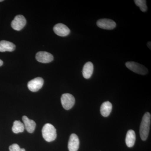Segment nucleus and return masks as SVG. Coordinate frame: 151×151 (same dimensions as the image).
Instances as JSON below:
<instances>
[{"label": "nucleus", "mask_w": 151, "mask_h": 151, "mask_svg": "<svg viewBox=\"0 0 151 151\" xmlns=\"http://www.w3.org/2000/svg\"><path fill=\"white\" fill-rule=\"evenodd\" d=\"M35 57L38 62L45 63L51 62L54 59L53 55L51 53L45 51H40L37 52Z\"/></svg>", "instance_id": "nucleus-8"}, {"label": "nucleus", "mask_w": 151, "mask_h": 151, "mask_svg": "<svg viewBox=\"0 0 151 151\" xmlns=\"http://www.w3.org/2000/svg\"><path fill=\"white\" fill-rule=\"evenodd\" d=\"M150 113L147 112L143 116L140 127V135L143 141H146L148 137L151 124Z\"/></svg>", "instance_id": "nucleus-1"}, {"label": "nucleus", "mask_w": 151, "mask_h": 151, "mask_svg": "<svg viewBox=\"0 0 151 151\" xmlns=\"http://www.w3.org/2000/svg\"><path fill=\"white\" fill-rule=\"evenodd\" d=\"M16 46L14 43L6 40L0 41V52H12L15 49Z\"/></svg>", "instance_id": "nucleus-13"}, {"label": "nucleus", "mask_w": 151, "mask_h": 151, "mask_svg": "<svg viewBox=\"0 0 151 151\" xmlns=\"http://www.w3.org/2000/svg\"><path fill=\"white\" fill-rule=\"evenodd\" d=\"M25 18L22 15H18L12 22L11 26L14 29L20 31L22 29L26 24Z\"/></svg>", "instance_id": "nucleus-5"}, {"label": "nucleus", "mask_w": 151, "mask_h": 151, "mask_svg": "<svg viewBox=\"0 0 151 151\" xmlns=\"http://www.w3.org/2000/svg\"><path fill=\"white\" fill-rule=\"evenodd\" d=\"M98 27L104 29L111 30L116 27V24L113 20L108 19H102L97 22Z\"/></svg>", "instance_id": "nucleus-7"}, {"label": "nucleus", "mask_w": 151, "mask_h": 151, "mask_svg": "<svg viewBox=\"0 0 151 151\" xmlns=\"http://www.w3.org/2000/svg\"><path fill=\"white\" fill-rule=\"evenodd\" d=\"M125 64L127 68L134 73L141 75H145L148 72L147 68L138 63L129 61L126 63Z\"/></svg>", "instance_id": "nucleus-3"}, {"label": "nucleus", "mask_w": 151, "mask_h": 151, "mask_svg": "<svg viewBox=\"0 0 151 151\" xmlns=\"http://www.w3.org/2000/svg\"><path fill=\"white\" fill-rule=\"evenodd\" d=\"M61 102L63 108L66 110H69L72 108L75 104V98L72 94L65 93L62 94Z\"/></svg>", "instance_id": "nucleus-4"}, {"label": "nucleus", "mask_w": 151, "mask_h": 151, "mask_svg": "<svg viewBox=\"0 0 151 151\" xmlns=\"http://www.w3.org/2000/svg\"><path fill=\"white\" fill-rule=\"evenodd\" d=\"M79 146V140L76 134L70 135L68 142V149L69 151H77Z\"/></svg>", "instance_id": "nucleus-10"}, {"label": "nucleus", "mask_w": 151, "mask_h": 151, "mask_svg": "<svg viewBox=\"0 0 151 151\" xmlns=\"http://www.w3.org/2000/svg\"><path fill=\"white\" fill-rule=\"evenodd\" d=\"M112 110V104L109 101L104 102L100 107V113L103 117H107L111 114Z\"/></svg>", "instance_id": "nucleus-14"}, {"label": "nucleus", "mask_w": 151, "mask_h": 151, "mask_svg": "<svg viewBox=\"0 0 151 151\" xmlns=\"http://www.w3.org/2000/svg\"><path fill=\"white\" fill-rule=\"evenodd\" d=\"M3 0H0V2H2V1H3Z\"/></svg>", "instance_id": "nucleus-21"}, {"label": "nucleus", "mask_w": 151, "mask_h": 151, "mask_svg": "<svg viewBox=\"0 0 151 151\" xmlns=\"http://www.w3.org/2000/svg\"><path fill=\"white\" fill-rule=\"evenodd\" d=\"M44 80L41 77H37L29 81L27 84L28 89L32 92H36L42 87Z\"/></svg>", "instance_id": "nucleus-6"}, {"label": "nucleus", "mask_w": 151, "mask_h": 151, "mask_svg": "<svg viewBox=\"0 0 151 151\" xmlns=\"http://www.w3.org/2000/svg\"><path fill=\"white\" fill-rule=\"evenodd\" d=\"M10 151H25V150L24 148H20L18 145L17 144H14L10 146L9 147Z\"/></svg>", "instance_id": "nucleus-18"}, {"label": "nucleus", "mask_w": 151, "mask_h": 151, "mask_svg": "<svg viewBox=\"0 0 151 151\" xmlns=\"http://www.w3.org/2000/svg\"><path fill=\"white\" fill-rule=\"evenodd\" d=\"M42 137L47 142L54 141L57 137L56 130L53 125L50 124H46L44 126L42 129Z\"/></svg>", "instance_id": "nucleus-2"}, {"label": "nucleus", "mask_w": 151, "mask_h": 151, "mask_svg": "<svg viewBox=\"0 0 151 151\" xmlns=\"http://www.w3.org/2000/svg\"><path fill=\"white\" fill-rule=\"evenodd\" d=\"M3 63H3L2 60L0 59V66H2V65H3Z\"/></svg>", "instance_id": "nucleus-20"}, {"label": "nucleus", "mask_w": 151, "mask_h": 151, "mask_svg": "<svg viewBox=\"0 0 151 151\" xmlns=\"http://www.w3.org/2000/svg\"><path fill=\"white\" fill-rule=\"evenodd\" d=\"M151 42H148L147 43V46L151 50Z\"/></svg>", "instance_id": "nucleus-19"}, {"label": "nucleus", "mask_w": 151, "mask_h": 151, "mask_svg": "<svg viewBox=\"0 0 151 151\" xmlns=\"http://www.w3.org/2000/svg\"><path fill=\"white\" fill-rule=\"evenodd\" d=\"M24 125L19 121H15L14 122L13 126L12 128L13 132L15 134L22 133L24 131Z\"/></svg>", "instance_id": "nucleus-16"}, {"label": "nucleus", "mask_w": 151, "mask_h": 151, "mask_svg": "<svg viewBox=\"0 0 151 151\" xmlns=\"http://www.w3.org/2000/svg\"><path fill=\"white\" fill-rule=\"evenodd\" d=\"M22 120L24 128L27 132L29 133H32L34 132L36 124L33 120H30L26 116H23Z\"/></svg>", "instance_id": "nucleus-11"}, {"label": "nucleus", "mask_w": 151, "mask_h": 151, "mask_svg": "<svg viewBox=\"0 0 151 151\" xmlns=\"http://www.w3.org/2000/svg\"><path fill=\"white\" fill-rule=\"evenodd\" d=\"M94 70V65L92 62H87L84 64L82 70V74L84 78L89 79L92 76Z\"/></svg>", "instance_id": "nucleus-12"}, {"label": "nucleus", "mask_w": 151, "mask_h": 151, "mask_svg": "<svg viewBox=\"0 0 151 151\" xmlns=\"http://www.w3.org/2000/svg\"><path fill=\"white\" fill-rule=\"evenodd\" d=\"M53 31L57 35L65 37L70 34V30L65 25L62 23L57 24L53 27Z\"/></svg>", "instance_id": "nucleus-9"}, {"label": "nucleus", "mask_w": 151, "mask_h": 151, "mask_svg": "<svg viewBox=\"0 0 151 151\" xmlns=\"http://www.w3.org/2000/svg\"><path fill=\"white\" fill-rule=\"evenodd\" d=\"M136 5L140 8L141 11L145 12L147 10L145 0H135L134 1Z\"/></svg>", "instance_id": "nucleus-17"}, {"label": "nucleus", "mask_w": 151, "mask_h": 151, "mask_svg": "<svg viewBox=\"0 0 151 151\" xmlns=\"http://www.w3.org/2000/svg\"><path fill=\"white\" fill-rule=\"evenodd\" d=\"M136 141V134L133 130H129L127 132L126 137V143L127 147H132L134 145Z\"/></svg>", "instance_id": "nucleus-15"}]
</instances>
